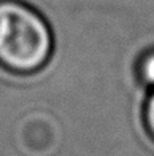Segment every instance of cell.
<instances>
[{
	"label": "cell",
	"mask_w": 154,
	"mask_h": 156,
	"mask_svg": "<svg viewBox=\"0 0 154 156\" xmlns=\"http://www.w3.org/2000/svg\"><path fill=\"white\" fill-rule=\"evenodd\" d=\"M138 76L146 86L154 88V49L143 54L138 62Z\"/></svg>",
	"instance_id": "cell-2"
},
{
	"label": "cell",
	"mask_w": 154,
	"mask_h": 156,
	"mask_svg": "<svg viewBox=\"0 0 154 156\" xmlns=\"http://www.w3.org/2000/svg\"><path fill=\"white\" fill-rule=\"evenodd\" d=\"M143 123L146 127V132L154 140V88H151V93L148 96L143 107Z\"/></svg>",
	"instance_id": "cell-3"
},
{
	"label": "cell",
	"mask_w": 154,
	"mask_h": 156,
	"mask_svg": "<svg viewBox=\"0 0 154 156\" xmlns=\"http://www.w3.org/2000/svg\"><path fill=\"white\" fill-rule=\"evenodd\" d=\"M53 53V32L46 19L18 0H0V66L13 73L40 70Z\"/></svg>",
	"instance_id": "cell-1"
}]
</instances>
